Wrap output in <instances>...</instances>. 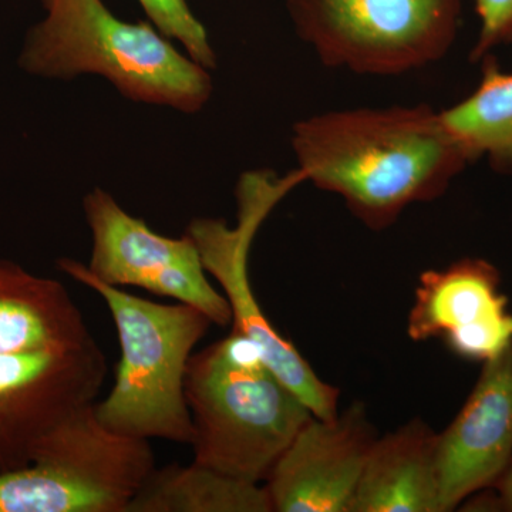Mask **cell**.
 <instances>
[{
	"instance_id": "cell-1",
	"label": "cell",
	"mask_w": 512,
	"mask_h": 512,
	"mask_svg": "<svg viewBox=\"0 0 512 512\" xmlns=\"http://www.w3.org/2000/svg\"><path fill=\"white\" fill-rule=\"evenodd\" d=\"M292 147L305 183L342 197L373 231L441 197L474 161L426 104L318 114L296 123Z\"/></svg>"
},
{
	"instance_id": "cell-10",
	"label": "cell",
	"mask_w": 512,
	"mask_h": 512,
	"mask_svg": "<svg viewBox=\"0 0 512 512\" xmlns=\"http://www.w3.org/2000/svg\"><path fill=\"white\" fill-rule=\"evenodd\" d=\"M377 437L363 403L350 404L335 419L313 416L266 478L272 510L350 512Z\"/></svg>"
},
{
	"instance_id": "cell-3",
	"label": "cell",
	"mask_w": 512,
	"mask_h": 512,
	"mask_svg": "<svg viewBox=\"0 0 512 512\" xmlns=\"http://www.w3.org/2000/svg\"><path fill=\"white\" fill-rule=\"evenodd\" d=\"M57 269L99 293L116 323L121 356L114 386L94 404L100 423L120 436L191 446L185 373L195 346L214 323L185 303L151 302L104 284L72 258H60Z\"/></svg>"
},
{
	"instance_id": "cell-9",
	"label": "cell",
	"mask_w": 512,
	"mask_h": 512,
	"mask_svg": "<svg viewBox=\"0 0 512 512\" xmlns=\"http://www.w3.org/2000/svg\"><path fill=\"white\" fill-rule=\"evenodd\" d=\"M106 376L94 339L76 349L0 356V476L28 467L50 431L94 403Z\"/></svg>"
},
{
	"instance_id": "cell-17",
	"label": "cell",
	"mask_w": 512,
	"mask_h": 512,
	"mask_svg": "<svg viewBox=\"0 0 512 512\" xmlns=\"http://www.w3.org/2000/svg\"><path fill=\"white\" fill-rule=\"evenodd\" d=\"M148 19L168 39L177 40L194 62L215 69L217 56L204 25L195 18L187 0H138Z\"/></svg>"
},
{
	"instance_id": "cell-6",
	"label": "cell",
	"mask_w": 512,
	"mask_h": 512,
	"mask_svg": "<svg viewBox=\"0 0 512 512\" xmlns=\"http://www.w3.org/2000/svg\"><path fill=\"white\" fill-rule=\"evenodd\" d=\"M305 183L296 168L285 177L272 171L242 175L237 187L238 221L235 227L215 218H195L185 234L200 252L202 266L220 284L232 312V332L258 345L265 365L292 390L313 416L335 419L340 390L323 382L293 343L266 318L248 275L249 251L256 232L278 202Z\"/></svg>"
},
{
	"instance_id": "cell-4",
	"label": "cell",
	"mask_w": 512,
	"mask_h": 512,
	"mask_svg": "<svg viewBox=\"0 0 512 512\" xmlns=\"http://www.w3.org/2000/svg\"><path fill=\"white\" fill-rule=\"evenodd\" d=\"M184 392L194 463L248 483H265L313 417L268 366L235 365L217 343L191 356Z\"/></svg>"
},
{
	"instance_id": "cell-13",
	"label": "cell",
	"mask_w": 512,
	"mask_h": 512,
	"mask_svg": "<svg viewBox=\"0 0 512 512\" xmlns=\"http://www.w3.org/2000/svg\"><path fill=\"white\" fill-rule=\"evenodd\" d=\"M439 433L413 419L377 437L350 512L441 511Z\"/></svg>"
},
{
	"instance_id": "cell-5",
	"label": "cell",
	"mask_w": 512,
	"mask_h": 512,
	"mask_svg": "<svg viewBox=\"0 0 512 512\" xmlns=\"http://www.w3.org/2000/svg\"><path fill=\"white\" fill-rule=\"evenodd\" d=\"M148 441L107 430L89 404L0 476V512H127L156 468Z\"/></svg>"
},
{
	"instance_id": "cell-18",
	"label": "cell",
	"mask_w": 512,
	"mask_h": 512,
	"mask_svg": "<svg viewBox=\"0 0 512 512\" xmlns=\"http://www.w3.org/2000/svg\"><path fill=\"white\" fill-rule=\"evenodd\" d=\"M480 33L473 59H481L494 47L512 43V0H474Z\"/></svg>"
},
{
	"instance_id": "cell-16",
	"label": "cell",
	"mask_w": 512,
	"mask_h": 512,
	"mask_svg": "<svg viewBox=\"0 0 512 512\" xmlns=\"http://www.w3.org/2000/svg\"><path fill=\"white\" fill-rule=\"evenodd\" d=\"M440 113L474 161L487 157L495 170L512 173V73L485 60L477 89Z\"/></svg>"
},
{
	"instance_id": "cell-8",
	"label": "cell",
	"mask_w": 512,
	"mask_h": 512,
	"mask_svg": "<svg viewBox=\"0 0 512 512\" xmlns=\"http://www.w3.org/2000/svg\"><path fill=\"white\" fill-rule=\"evenodd\" d=\"M84 214L93 237L86 266L94 278L111 286L146 289L198 309L221 328L231 325L227 298L208 281L200 252L187 234H157L100 188L84 198Z\"/></svg>"
},
{
	"instance_id": "cell-7",
	"label": "cell",
	"mask_w": 512,
	"mask_h": 512,
	"mask_svg": "<svg viewBox=\"0 0 512 512\" xmlns=\"http://www.w3.org/2000/svg\"><path fill=\"white\" fill-rule=\"evenodd\" d=\"M320 62L397 76L436 63L456 40L461 0H286Z\"/></svg>"
},
{
	"instance_id": "cell-12",
	"label": "cell",
	"mask_w": 512,
	"mask_h": 512,
	"mask_svg": "<svg viewBox=\"0 0 512 512\" xmlns=\"http://www.w3.org/2000/svg\"><path fill=\"white\" fill-rule=\"evenodd\" d=\"M441 511L495 487L512 463V343L484 363L460 412L439 434Z\"/></svg>"
},
{
	"instance_id": "cell-2",
	"label": "cell",
	"mask_w": 512,
	"mask_h": 512,
	"mask_svg": "<svg viewBox=\"0 0 512 512\" xmlns=\"http://www.w3.org/2000/svg\"><path fill=\"white\" fill-rule=\"evenodd\" d=\"M45 19L19 57L25 72L49 79L99 74L128 99L195 113L212 92L210 73L150 23H128L103 0H42Z\"/></svg>"
},
{
	"instance_id": "cell-11",
	"label": "cell",
	"mask_w": 512,
	"mask_h": 512,
	"mask_svg": "<svg viewBox=\"0 0 512 512\" xmlns=\"http://www.w3.org/2000/svg\"><path fill=\"white\" fill-rule=\"evenodd\" d=\"M414 342L441 339L454 355L488 362L512 343V313L491 262L463 258L423 272L407 320Z\"/></svg>"
},
{
	"instance_id": "cell-15",
	"label": "cell",
	"mask_w": 512,
	"mask_h": 512,
	"mask_svg": "<svg viewBox=\"0 0 512 512\" xmlns=\"http://www.w3.org/2000/svg\"><path fill=\"white\" fill-rule=\"evenodd\" d=\"M127 512H274L265 485L225 476L211 468L171 464L141 485Z\"/></svg>"
},
{
	"instance_id": "cell-14",
	"label": "cell",
	"mask_w": 512,
	"mask_h": 512,
	"mask_svg": "<svg viewBox=\"0 0 512 512\" xmlns=\"http://www.w3.org/2000/svg\"><path fill=\"white\" fill-rule=\"evenodd\" d=\"M93 336L60 282L0 259V356L69 350Z\"/></svg>"
},
{
	"instance_id": "cell-19",
	"label": "cell",
	"mask_w": 512,
	"mask_h": 512,
	"mask_svg": "<svg viewBox=\"0 0 512 512\" xmlns=\"http://www.w3.org/2000/svg\"><path fill=\"white\" fill-rule=\"evenodd\" d=\"M495 488L498 490V504L503 507L505 511L512 512V463L508 470L505 471L504 476L500 478Z\"/></svg>"
}]
</instances>
